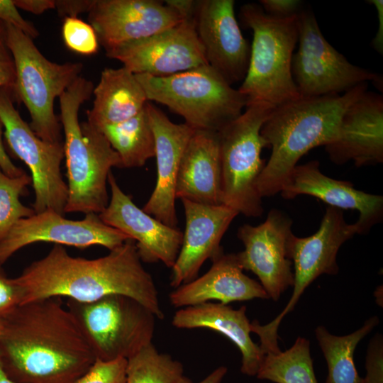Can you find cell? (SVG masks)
<instances>
[{
    "instance_id": "obj_21",
    "label": "cell",
    "mask_w": 383,
    "mask_h": 383,
    "mask_svg": "<svg viewBox=\"0 0 383 383\" xmlns=\"http://www.w3.org/2000/svg\"><path fill=\"white\" fill-rule=\"evenodd\" d=\"M330 160L356 167L383 162V99L365 91L344 112L338 138L325 146Z\"/></svg>"
},
{
    "instance_id": "obj_14",
    "label": "cell",
    "mask_w": 383,
    "mask_h": 383,
    "mask_svg": "<svg viewBox=\"0 0 383 383\" xmlns=\"http://www.w3.org/2000/svg\"><path fill=\"white\" fill-rule=\"evenodd\" d=\"M129 238L108 226L99 214H85L82 220H71L52 210L20 219L0 242V265L23 248L36 243H52L84 249L101 245L111 250Z\"/></svg>"
},
{
    "instance_id": "obj_11",
    "label": "cell",
    "mask_w": 383,
    "mask_h": 383,
    "mask_svg": "<svg viewBox=\"0 0 383 383\" xmlns=\"http://www.w3.org/2000/svg\"><path fill=\"white\" fill-rule=\"evenodd\" d=\"M299 48L292 60V74L300 97L339 94L379 76L351 64L323 35L313 12L297 15Z\"/></svg>"
},
{
    "instance_id": "obj_10",
    "label": "cell",
    "mask_w": 383,
    "mask_h": 383,
    "mask_svg": "<svg viewBox=\"0 0 383 383\" xmlns=\"http://www.w3.org/2000/svg\"><path fill=\"white\" fill-rule=\"evenodd\" d=\"M357 233L355 223H348L341 209L328 206L318 230L313 235L291 241V259L294 264V283L292 296L283 311L271 322L260 325L251 323V332L256 333L261 348L266 351H277L278 328L284 317L291 312L300 296L317 277L323 274H335L339 268L336 262L341 245Z\"/></svg>"
},
{
    "instance_id": "obj_26",
    "label": "cell",
    "mask_w": 383,
    "mask_h": 383,
    "mask_svg": "<svg viewBox=\"0 0 383 383\" xmlns=\"http://www.w3.org/2000/svg\"><path fill=\"white\" fill-rule=\"evenodd\" d=\"M92 94L94 100L87 111V121L98 129L135 116L149 101L135 74L123 66L105 68Z\"/></svg>"
},
{
    "instance_id": "obj_18",
    "label": "cell",
    "mask_w": 383,
    "mask_h": 383,
    "mask_svg": "<svg viewBox=\"0 0 383 383\" xmlns=\"http://www.w3.org/2000/svg\"><path fill=\"white\" fill-rule=\"evenodd\" d=\"M108 184L111 199L106 208L99 214L102 221L135 241L142 262H162L172 268L181 248L183 233L138 207L131 196L120 188L111 172Z\"/></svg>"
},
{
    "instance_id": "obj_19",
    "label": "cell",
    "mask_w": 383,
    "mask_h": 383,
    "mask_svg": "<svg viewBox=\"0 0 383 383\" xmlns=\"http://www.w3.org/2000/svg\"><path fill=\"white\" fill-rule=\"evenodd\" d=\"M182 201L185 230L179 252L172 267L170 285L174 289L196 279L206 260H213L224 252L221 239L239 214L224 204L206 205L185 199Z\"/></svg>"
},
{
    "instance_id": "obj_29",
    "label": "cell",
    "mask_w": 383,
    "mask_h": 383,
    "mask_svg": "<svg viewBox=\"0 0 383 383\" xmlns=\"http://www.w3.org/2000/svg\"><path fill=\"white\" fill-rule=\"evenodd\" d=\"M309 345L307 339L299 337L284 352L266 353L257 377L275 383H318Z\"/></svg>"
},
{
    "instance_id": "obj_6",
    "label": "cell",
    "mask_w": 383,
    "mask_h": 383,
    "mask_svg": "<svg viewBox=\"0 0 383 383\" xmlns=\"http://www.w3.org/2000/svg\"><path fill=\"white\" fill-rule=\"evenodd\" d=\"M135 76L149 101L167 106L194 130L218 132L248 101L208 64L165 77Z\"/></svg>"
},
{
    "instance_id": "obj_25",
    "label": "cell",
    "mask_w": 383,
    "mask_h": 383,
    "mask_svg": "<svg viewBox=\"0 0 383 383\" xmlns=\"http://www.w3.org/2000/svg\"><path fill=\"white\" fill-rule=\"evenodd\" d=\"M250 323L245 306L233 309L227 304L211 301L182 308L172 320V324L178 328H207L227 337L241 353L242 373L255 376L265 353L252 341Z\"/></svg>"
},
{
    "instance_id": "obj_17",
    "label": "cell",
    "mask_w": 383,
    "mask_h": 383,
    "mask_svg": "<svg viewBox=\"0 0 383 383\" xmlns=\"http://www.w3.org/2000/svg\"><path fill=\"white\" fill-rule=\"evenodd\" d=\"M184 18L165 1L94 0L88 15L106 52L160 33Z\"/></svg>"
},
{
    "instance_id": "obj_41",
    "label": "cell",
    "mask_w": 383,
    "mask_h": 383,
    "mask_svg": "<svg viewBox=\"0 0 383 383\" xmlns=\"http://www.w3.org/2000/svg\"><path fill=\"white\" fill-rule=\"evenodd\" d=\"M17 8L40 15L49 9H55V0H13Z\"/></svg>"
},
{
    "instance_id": "obj_2",
    "label": "cell",
    "mask_w": 383,
    "mask_h": 383,
    "mask_svg": "<svg viewBox=\"0 0 383 383\" xmlns=\"http://www.w3.org/2000/svg\"><path fill=\"white\" fill-rule=\"evenodd\" d=\"M13 279L22 294L21 305L62 296L87 303L120 294L135 299L160 319L165 316L153 278L143 266L133 239L96 259L72 257L55 244Z\"/></svg>"
},
{
    "instance_id": "obj_9",
    "label": "cell",
    "mask_w": 383,
    "mask_h": 383,
    "mask_svg": "<svg viewBox=\"0 0 383 383\" xmlns=\"http://www.w3.org/2000/svg\"><path fill=\"white\" fill-rule=\"evenodd\" d=\"M96 360L128 359L152 343L155 316L135 299L120 294L92 302L67 299Z\"/></svg>"
},
{
    "instance_id": "obj_3",
    "label": "cell",
    "mask_w": 383,
    "mask_h": 383,
    "mask_svg": "<svg viewBox=\"0 0 383 383\" xmlns=\"http://www.w3.org/2000/svg\"><path fill=\"white\" fill-rule=\"evenodd\" d=\"M367 87L362 83L340 95L299 97L273 109L260 131L272 148L255 184L261 198L280 192L299 160L311 149L336 140L344 112Z\"/></svg>"
},
{
    "instance_id": "obj_15",
    "label": "cell",
    "mask_w": 383,
    "mask_h": 383,
    "mask_svg": "<svg viewBox=\"0 0 383 383\" xmlns=\"http://www.w3.org/2000/svg\"><path fill=\"white\" fill-rule=\"evenodd\" d=\"M135 74L165 77L208 64L195 29L194 15L147 38L106 52Z\"/></svg>"
},
{
    "instance_id": "obj_1",
    "label": "cell",
    "mask_w": 383,
    "mask_h": 383,
    "mask_svg": "<svg viewBox=\"0 0 383 383\" xmlns=\"http://www.w3.org/2000/svg\"><path fill=\"white\" fill-rule=\"evenodd\" d=\"M0 321L2 364L16 383H74L96 360L61 297L22 304Z\"/></svg>"
},
{
    "instance_id": "obj_39",
    "label": "cell",
    "mask_w": 383,
    "mask_h": 383,
    "mask_svg": "<svg viewBox=\"0 0 383 383\" xmlns=\"http://www.w3.org/2000/svg\"><path fill=\"white\" fill-rule=\"evenodd\" d=\"M55 9L60 16L77 18L82 13L89 12L94 0H55Z\"/></svg>"
},
{
    "instance_id": "obj_28",
    "label": "cell",
    "mask_w": 383,
    "mask_h": 383,
    "mask_svg": "<svg viewBox=\"0 0 383 383\" xmlns=\"http://www.w3.org/2000/svg\"><path fill=\"white\" fill-rule=\"evenodd\" d=\"M378 323V318L373 316L358 330L343 336L330 333L323 326L316 328V337L328 365L326 383H364L356 370L353 355L359 342Z\"/></svg>"
},
{
    "instance_id": "obj_40",
    "label": "cell",
    "mask_w": 383,
    "mask_h": 383,
    "mask_svg": "<svg viewBox=\"0 0 383 383\" xmlns=\"http://www.w3.org/2000/svg\"><path fill=\"white\" fill-rule=\"evenodd\" d=\"M3 133L4 126L0 120V168L9 177H16L21 176L25 172L11 161L4 145Z\"/></svg>"
},
{
    "instance_id": "obj_16",
    "label": "cell",
    "mask_w": 383,
    "mask_h": 383,
    "mask_svg": "<svg viewBox=\"0 0 383 383\" xmlns=\"http://www.w3.org/2000/svg\"><path fill=\"white\" fill-rule=\"evenodd\" d=\"M233 0H198L195 29L209 65L231 85L243 82L250 62V45L235 15Z\"/></svg>"
},
{
    "instance_id": "obj_22",
    "label": "cell",
    "mask_w": 383,
    "mask_h": 383,
    "mask_svg": "<svg viewBox=\"0 0 383 383\" xmlns=\"http://www.w3.org/2000/svg\"><path fill=\"white\" fill-rule=\"evenodd\" d=\"M280 192L282 196L287 199L306 194L321 199L329 206L358 211V219L354 223L358 234L368 232L382 220V196L364 192L355 189L349 182L325 175L316 160L296 165Z\"/></svg>"
},
{
    "instance_id": "obj_32",
    "label": "cell",
    "mask_w": 383,
    "mask_h": 383,
    "mask_svg": "<svg viewBox=\"0 0 383 383\" xmlns=\"http://www.w3.org/2000/svg\"><path fill=\"white\" fill-rule=\"evenodd\" d=\"M65 46L82 55H91L99 50V40L94 28L79 18L66 17L62 26Z\"/></svg>"
},
{
    "instance_id": "obj_13",
    "label": "cell",
    "mask_w": 383,
    "mask_h": 383,
    "mask_svg": "<svg viewBox=\"0 0 383 383\" xmlns=\"http://www.w3.org/2000/svg\"><path fill=\"white\" fill-rule=\"evenodd\" d=\"M292 226V221L274 209L263 223L257 226L244 224L237 233L244 245V250L236 253L240 267L258 277L269 298L274 301H277L294 283Z\"/></svg>"
},
{
    "instance_id": "obj_45",
    "label": "cell",
    "mask_w": 383,
    "mask_h": 383,
    "mask_svg": "<svg viewBox=\"0 0 383 383\" xmlns=\"http://www.w3.org/2000/svg\"><path fill=\"white\" fill-rule=\"evenodd\" d=\"M1 327H2V326H1V321H0V333H1Z\"/></svg>"
},
{
    "instance_id": "obj_23",
    "label": "cell",
    "mask_w": 383,
    "mask_h": 383,
    "mask_svg": "<svg viewBox=\"0 0 383 383\" xmlns=\"http://www.w3.org/2000/svg\"><path fill=\"white\" fill-rule=\"evenodd\" d=\"M211 262V268L204 275L179 286L170 294L173 306L184 308L211 300L228 304L256 298L270 299L259 282L243 273L236 253L223 252Z\"/></svg>"
},
{
    "instance_id": "obj_30",
    "label": "cell",
    "mask_w": 383,
    "mask_h": 383,
    "mask_svg": "<svg viewBox=\"0 0 383 383\" xmlns=\"http://www.w3.org/2000/svg\"><path fill=\"white\" fill-rule=\"evenodd\" d=\"M183 372L179 361L159 353L151 343L127 359L125 383H173Z\"/></svg>"
},
{
    "instance_id": "obj_34",
    "label": "cell",
    "mask_w": 383,
    "mask_h": 383,
    "mask_svg": "<svg viewBox=\"0 0 383 383\" xmlns=\"http://www.w3.org/2000/svg\"><path fill=\"white\" fill-rule=\"evenodd\" d=\"M15 86L14 61L6 43L4 23L0 21V91L11 92L16 100Z\"/></svg>"
},
{
    "instance_id": "obj_44",
    "label": "cell",
    "mask_w": 383,
    "mask_h": 383,
    "mask_svg": "<svg viewBox=\"0 0 383 383\" xmlns=\"http://www.w3.org/2000/svg\"><path fill=\"white\" fill-rule=\"evenodd\" d=\"M0 383H16V382L12 380L6 372L4 368L3 364H2L1 355H0Z\"/></svg>"
},
{
    "instance_id": "obj_27",
    "label": "cell",
    "mask_w": 383,
    "mask_h": 383,
    "mask_svg": "<svg viewBox=\"0 0 383 383\" xmlns=\"http://www.w3.org/2000/svg\"><path fill=\"white\" fill-rule=\"evenodd\" d=\"M99 130L117 152L121 168L140 167L155 157L154 134L145 106L135 116Z\"/></svg>"
},
{
    "instance_id": "obj_42",
    "label": "cell",
    "mask_w": 383,
    "mask_h": 383,
    "mask_svg": "<svg viewBox=\"0 0 383 383\" xmlns=\"http://www.w3.org/2000/svg\"><path fill=\"white\" fill-rule=\"evenodd\" d=\"M368 2L377 9L379 19L377 32L372 41V45L373 48L382 55L383 53V1L370 0Z\"/></svg>"
},
{
    "instance_id": "obj_7",
    "label": "cell",
    "mask_w": 383,
    "mask_h": 383,
    "mask_svg": "<svg viewBox=\"0 0 383 383\" xmlns=\"http://www.w3.org/2000/svg\"><path fill=\"white\" fill-rule=\"evenodd\" d=\"M4 26L15 65L16 100L27 108L29 126L38 138L50 143L62 142L54 102L80 77L83 65L52 62L40 52L32 38L10 24Z\"/></svg>"
},
{
    "instance_id": "obj_36",
    "label": "cell",
    "mask_w": 383,
    "mask_h": 383,
    "mask_svg": "<svg viewBox=\"0 0 383 383\" xmlns=\"http://www.w3.org/2000/svg\"><path fill=\"white\" fill-rule=\"evenodd\" d=\"M382 364V339L379 335H377L368 347L365 363L367 374L363 378L364 383H383Z\"/></svg>"
},
{
    "instance_id": "obj_33",
    "label": "cell",
    "mask_w": 383,
    "mask_h": 383,
    "mask_svg": "<svg viewBox=\"0 0 383 383\" xmlns=\"http://www.w3.org/2000/svg\"><path fill=\"white\" fill-rule=\"evenodd\" d=\"M127 360H96L89 370L74 383H125Z\"/></svg>"
},
{
    "instance_id": "obj_31",
    "label": "cell",
    "mask_w": 383,
    "mask_h": 383,
    "mask_svg": "<svg viewBox=\"0 0 383 383\" xmlns=\"http://www.w3.org/2000/svg\"><path fill=\"white\" fill-rule=\"evenodd\" d=\"M30 184L31 177L26 172L11 177L0 168V242L20 219L35 213L33 208L23 205L20 200Z\"/></svg>"
},
{
    "instance_id": "obj_5",
    "label": "cell",
    "mask_w": 383,
    "mask_h": 383,
    "mask_svg": "<svg viewBox=\"0 0 383 383\" xmlns=\"http://www.w3.org/2000/svg\"><path fill=\"white\" fill-rule=\"evenodd\" d=\"M297 15L280 18L268 15L256 3L241 6L240 18L253 33L248 72L238 88L247 103L264 102L276 108L300 97L292 74L299 38Z\"/></svg>"
},
{
    "instance_id": "obj_43",
    "label": "cell",
    "mask_w": 383,
    "mask_h": 383,
    "mask_svg": "<svg viewBox=\"0 0 383 383\" xmlns=\"http://www.w3.org/2000/svg\"><path fill=\"white\" fill-rule=\"evenodd\" d=\"M227 367L221 366L207 375L204 379L197 383H221L226 374ZM173 383H194L188 377L182 375Z\"/></svg>"
},
{
    "instance_id": "obj_12",
    "label": "cell",
    "mask_w": 383,
    "mask_h": 383,
    "mask_svg": "<svg viewBox=\"0 0 383 383\" xmlns=\"http://www.w3.org/2000/svg\"><path fill=\"white\" fill-rule=\"evenodd\" d=\"M13 99L11 92L0 91V120L10 151L30 171L35 193L32 208L35 213L52 210L63 215L68 196L60 168L64 143L38 138L14 107Z\"/></svg>"
},
{
    "instance_id": "obj_24",
    "label": "cell",
    "mask_w": 383,
    "mask_h": 383,
    "mask_svg": "<svg viewBox=\"0 0 383 383\" xmlns=\"http://www.w3.org/2000/svg\"><path fill=\"white\" fill-rule=\"evenodd\" d=\"M175 196L206 205L223 204L218 132L194 131L180 162Z\"/></svg>"
},
{
    "instance_id": "obj_35",
    "label": "cell",
    "mask_w": 383,
    "mask_h": 383,
    "mask_svg": "<svg viewBox=\"0 0 383 383\" xmlns=\"http://www.w3.org/2000/svg\"><path fill=\"white\" fill-rule=\"evenodd\" d=\"M22 294L13 278H9L0 265V321L12 313L21 304Z\"/></svg>"
},
{
    "instance_id": "obj_38",
    "label": "cell",
    "mask_w": 383,
    "mask_h": 383,
    "mask_svg": "<svg viewBox=\"0 0 383 383\" xmlns=\"http://www.w3.org/2000/svg\"><path fill=\"white\" fill-rule=\"evenodd\" d=\"M299 0H261L260 5L264 11L274 17L285 18L297 15L301 10Z\"/></svg>"
},
{
    "instance_id": "obj_8",
    "label": "cell",
    "mask_w": 383,
    "mask_h": 383,
    "mask_svg": "<svg viewBox=\"0 0 383 383\" xmlns=\"http://www.w3.org/2000/svg\"><path fill=\"white\" fill-rule=\"evenodd\" d=\"M274 109L264 102L247 103L245 111L218 132L222 203L246 216L263 213L255 184L265 165L262 150L270 147L260 131Z\"/></svg>"
},
{
    "instance_id": "obj_4",
    "label": "cell",
    "mask_w": 383,
    "mask_h": 383,
    "mask_svg": "<svg viewBox=\"0 0 383 383\" xmlns=\"http://www.w3.org/2000/svg\"><path fill=\"white\" fill-rule=\"evenodd\" d=\"M93 89V83L80 76L59 98L68 182L65 213H101L109 201L111 170L121 168L117 152L102 132L87 121H79V108L90 99Z\"/></svg>"
},
{
    "instance_id": "obj_20",
    "label": "cell",
    "mask_w": 383,
    "mask_h": 383,
    "mask_svg": "<svg viewBox=\"0 0 383 383\" xmlns=\"http://www.w3.org/2000/svg\"><path fill=\"white\" fill-rule=\"evenodd\" d=\"M145 109L155 138L157 179L142 209L163 223L177 228L176 182L184 152L195 130L185 123H173L149 101Z\"/></svg>"
},
{
    "instance_id": "obj_37",
    "label": "cell",
    "mask_w": 383,
    "mask_h": 383,
    "mask_svg": "<svg viewBox=\"0 0 383 383\" xmlns=\"http://www.w3.org/2000/svg\"><path fill=\"white\" fill-rule=\"evenodd\" d=\"M0 21L13 26L32 39L39 35L34 25L21 16L13 0H0Z\"/></svg>"
}]
</instances>
